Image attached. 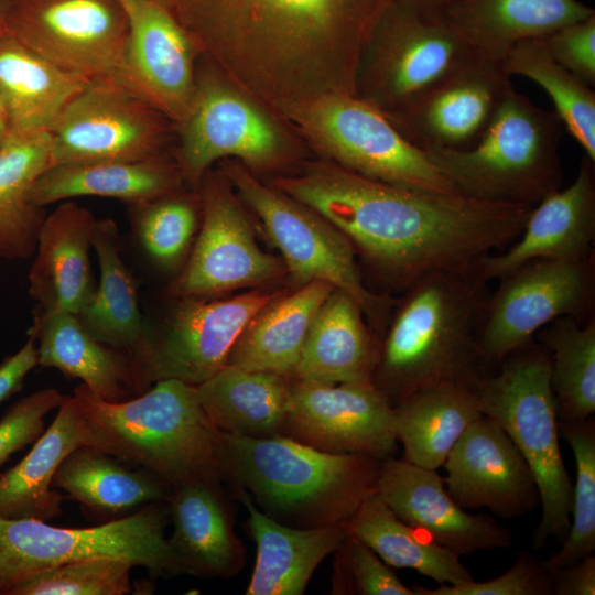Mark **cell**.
Wrapping results in <instances>:
<instances>
[{"label": "cell", "mask_w": 595, "mask_h": 595, "mask_svg": "<svg viewBox=\"0 0 595 595\" xmlns=\"http://www.w3.org/2000/svg\"><path fill=\"white\" fill-rule=\"evenodd\" d=\"M551 359V389L558 421L584 420L595 412V318L581 324L561 316L534 337Z\"/></svg>", "instance_id": "cell-40"}, {"label": "cell", "mask_w": 595, "mask_h": 595, "mask_svg": "<svg viewBox=\"0 0 595 595\" xmlns=\"http://www.w3.org/2000/svg\"><path fill=\"white\" fill-rule=\"evenodd\" d=\"M6 32L67 74L115 79L129 18L122 0H17Z\"/></svg>", "instance_id": "cell-17"}, {"label": "cell", "mask_w": 595, "mask_h": 595, "mask_svg": "<svg viewBox=\"0 0 595 595\" xmlns=\"http://www.w3.org/2000/svg\"><path fill=\"white\" fill-rule=\"evenodd\" d=\"M129 33L116 80L162 112L174 127L187 115L201 54L156 0H122Z\"/></svg>", "instance_id": "cell-19"}, {"label": "cell", "mask_w": 595, "mask_h": 595, "mask_svg": "<svg viewBox=\"0 0 595 595\" xmlns=\"http://www.w3.org/2000/svg\"><path fill=\"white\" fill-rule=\"evenodd\" d=\"M415 595H552L551 581L543 560L523 551L502 575L488 581L440 584L434 588L413 586Z\"/></svg>", "instance_id": "cell-45"}, {"label": "cell", "mask_w": 595, "mask_h": 595, "mask_svg": "<svg viewBox=\"0 0 595 595\" xmlns=\"http://www.w3.org/2000/svg\"><path fill=\"white\" fill-rule=\"evenodd\" d=\"M480 57L443 20L393 0L361 54L355 96L389 115Z\"/></svg>", "instance_id": "cell-12"}, {"label": "cell", "mask_w": 595, "mask_h": 595, "mask_svg": "<svg viewBox=\"0 0 595 595\" xmlns=\"http://www.w3.org/2000/svg\"><path fill=\"white\" fill-rule=\"evenodd\" d=\"M291 380L282 375L226 365L196 386L197 399L223 432L268 437L283 434Z\"/></svg>", "instance_id": "cell-33"}, {"label": "cell", "mask_w": 595, "mask_h": 595, "mask_svg": "<svg viewBox=\"0 0 595 595\" xmlns=\"http://www.w3.org/2000/svg\"><path fill=\"white\" fill-rule=\"evenodd\" d=\"M377 493L393 513L461 556L509 549L513 536L487 513H468L447 493L444 477L397 459L381 462Z\"/></svg>", "instance_id": "cell-22"}, {"label": "cell", "mask_w": 595, "mask_h": 595, "mask_svg": "<svg viewBox=\"0 0 595 595\" xmlns=\"http://www.w3.org/2000/svg\"><path fill=\"white\" fill-rule=\"evenodd\" d=\"M97 218L69 199L45 216L29 272L34 315H78L91 299L96 282L89 252Z\"/></svg>", "instance_id": "cell-24"}, {"label": "cell", "mask_w": 595, "mask_h": 595, "mask_svg": "<svg viewBox=\"0 0 595 595\" xmlns=\"http://www.w3.org/2000/svg\"><path fill=\"white\" fill-rule=\"evenodd\" d=\"M476 389L440 383L419 390L393 407V428L403 459L429 469L442 467L448 453L482 415Z\"/></svg>", "instance_id": "cell-35"}, {"label": "cell", "mask_w": 595, "mask_h": 595, "mask_svg": "<svg viewBox=\"0 0 595 595\" xmlns=\"http://www.w3.org/2000/svg\"><path fill=\"white\" fill-rule=\"evenodd\" d=\"M315 151L370 180L434 194H459L425 153L355 95H325L279 113Z\"/></svg>", "instance_id": "cell-9"}, {"label": "cell", "mask_w": 595, "mask_h": 595, "mask_svg": "<svg viewBox=\"0 0 595 595\" xmlns=\"http://www.w3.org/2000/svg\"><path fill=\"white\" fill-rule=\"evenodd\" d=\"M174 125L113 78L89 82L47 129L51 166L166 154Z\"/></svg>", "instance_id": "cell-15"}, {"label": "cell", "mask_w": 595, "mask_h": 595, "mask_svg": "<svg viewBox=\"0 0 595 595\" xmlns=\"http://www.w3.org/2000/svg\"><path fill=\"white\" fill-rule=\"evenodd\" d=\"M363 314L353 296L334 289L311 324L292 379L320 383L372 381L380 343Z\"/></svg>", "instance_id": "cell-27"}, {"label": "cell", "mask_w": 595, "mask_h": 595, "mask_svg": "<svg viewBox=\"0 0 595 595\" xmlns=\"http://www.w3.org/2000/svg\"><path fill=\"white\" fill-rule=\"evenodd\" d=\"M564 130L554 110L538 107L512 87L475 145L422 151L464 196L534 206L562 187Z\"/></svg>", "instance_id": "cell-6"}, {"label": "cell", "mask_w": 595, "mask_h": 595, "mask_svg": "<svg viewBox=\"0 0 595 595\" xmlns=\"http://www.w3.org/2000/svg\"><path fill=\"white\" fill-rule=\"evenodd\" d=\"M116 457L80 446L58 466L52 487L89 512L112 518L141 505L165 501L172 486L143 470L130 469Z\"/></svg>", "instance_id": "cell-38"}, {"label": "cell", "mask_w": 595, "mask_h": 595, "mask_svg": "<svg viewBox=\"0 0 595 595\" xmlns=\"http://www.w3.org/2000/svg\"><path fill=\"white\" fill-rule=\"evenodd\" d=\"M283 435L337 454L383 461L397 451L393 405L372 381L293 379Z\"/></svg>", "instance_id": "cell-18"}, {"label": "cell", "mask_w": 595, "mask_h": 595, "mask_svg": "<svg viewBox=\"0 0 595 595\" xmlns=\"http://www.w3.org/2000/svg\"><path fill=\"white\" fill-rule=\"evenodd\" d=\"M197 192L202 218L190 255L167 286L180 298H213L241 288H259L286 273L281 258L263 251L223 171H207Z\"/></svg>", "instance_id": "cell-16"}, {"label": "cell", "mask_w": 595, "mask_h": 595, "mask_svg": "<svg viewBox=\"0 0 595 595\" xmlns=\"http://www.w3.org/2000/svg\"><path fill=\"white\" fill-rule=\"evenodd\" d=\"M80 423L77 403L68 396L30 452L1 474L0 517L47 521L62 515L67 497L53 488L52 482L66 456L84 446Z\"/></svg>", "instance_id": "cell-32"}, {"label": "cell", "mask_w": 595, "mask_h": 595, "mask_svg": "<svg viewBox=\"0 0 595 595\" xmlns=\"http://www.w3.org/2000/svg\"><path fill=\"white\" fill-rule=\"evenodd\" d=\"M221 171L237 195L263 225L282 261L301 286L325 281L345 291L369 321L380 327L393 304L389 296L371 292L364 283L350 240L315 210L262 183L244 164L228 159Z\"/></svg>", "instance_id": "cell-11"}, {"label": "cell", "mask_w": 595, "mask_h": 595, "mask_svg": "<svg viewBox=\"0 0 595 595\" xmlns=\"http://www.w3.org/2000/svg\"><path fill=\"white\" fill-rule=\"evenodd\" d=\"M498 281L484 303L477 334L488 372L555 318L570 316L581 324L595 318L594 252L577 260H533Z\"/></svg>", "instance_id": "cell-13"}, {"label": "cell", "mask_w": 595, "mask_h": 595, "mask_svg": "<svg viewBox=\"0 0 595 595\" xmlns=\"http://www.w3.org/2000/svg\"><path fill=\"white\" fill-rule=\"evenodd\" d=\"M500 62L480 57L405 107L385 115L421 150L475 145L513 87Z\"/></svg>", "instance_id": "cell-20"}, {"label": "cell", "mask_w": 595, "mask_h": 595, "mask_svg": "<svg viewBox=\"0 0 595 595\" xmlns=\"http://www.w3.org/2000/svg\"><path fill=\"white\" fill-rule=\"evenodd\" d=\"M548 572L552 595H595V558L592 554Z\"/></svg>", "instance_id": "cell-50"}, {"label": "cell", "mask_w": 595, "mask_h": 595, "mask_svg": "<svg viewBox=\"0 0 595 595\" xmlns=\"http://www.w3.org/2000/svg\"><path fill=\"white\" fill-rule=\"evenodd\" d=\"M398 1L420 14L432 19L443 20V15L452 0H394Z\"/></svg>", "instance_id": "cell-51"}, {"label": "cell", "mask_w": 595, "mask_h": 595, "mask_svg": "<svg viewBox=\"0 0 595 595\" xmlns=\"http://www.w3.org/2000/svg\"><path fill=\"white\" fill-rule=\"evenodd\" d=\"M88 83L61 71L7 32L0 35V96L10 128L47 130Z\"/></svg>", "instance_id": "cell-37"}, {"label": "cell", "mask_w": 595, "mask_h": 595, "mask_svg": "<svg viewBox=\"0 0 595 595\" xmlns=\"http://www.w3.org/2000/svg\"><path fill=\"white\" fill-rule=\"evenodd\" d=\"M93 249L98 260L99 281L77 316L98 340L130 354L143 342L149 326L140 311L136 281L120 253L115 220L97 219Z\"/></svg>", "instance_id": "cell-36"}, {"label": "cell", "mask_w": 595, "mask_h": 595, "mask_svg": "<svg viewBox=\"0 0 595 595\" xmlns=\"http://www.w3.org/2000/svg\"><path fill=\"white\" fill-rule=\"evenodd\" d=\"M220 476L250 491L271 518L298 528L343 524L377 489L381 462L315 448L290 436L249 437L218 430Z\"/></svg>", "instance_id": "cell-4"}, {"label": "cell", "mask_w": 595, "mask_h": 595, "mask_svg": "<svg viewBox=\"0 0 595 595\" xmlns=\"http://www.w3.org/2000/svg\"><path fill=\"white\" fill-rule=\"evenodd\" d=\"M443 467L450 496L464 509L487 508L513 520L540 505V494L523 456L493 419L482 414L448 453Z\"/></svg>", "instance_id": "cell-21"}, {"label": "cell", "mask_w": 595, "mask_h": 595, "mask_svg": "<svg viewBox=\"0 0 595 595\" xmlns=\"http://www.w3.org/2000/svg\"><path fill=\"white\" fill-rule=\"evenodd\" d=\"M271 185L333 224L381 280L402 291L431 271L469 269L511 245L533 207L399 187L327 160Z\"/></svg>", "instance_id": "cell-2"}, {"label": "cell", "mask_w": 595, "mask_h": 595, "mask_svg": "<svg viewBox=\"0 0 595 595\" xmlns=\"http://www.w3.org/2000/svg\"><path fill=\"white\" fill-rule=\"evenodd\" d=\"M163 502L90 528L0 517V595L44 569L95 558L125 560L152 576L183 574L165 537L167 506Z\"/></svg>", "instance_id": "cell-10"}, {"label": "cell", "mask_w": 595, "mask_h": 595, "mask_svg": "<svg viewBox=\"0 0 595 595\" xmlns=\"http://www.w3.org/2000/svg\"><path fill=\"white\" fill-rule=\"evenodd\" d=\"M73 398L84 446L138 466L170 486L196 479L217 484L218 429L202 408L196 386L164 379L139 396L110 402L80 383Z\"/></svg>", "instance_id": "cell-5"}, {"label": "cell", "mask_w": 595, "mask_h": 595, "mask_svg": "<svg viewBox=\"0 0 595 595\" xmlns=\"http://www.w3.org/2000/svg\"><path fill=\"white\" fill-rule=\"evenodd\" d=\"M281 292L260 289L230 299L180 298L162 333L150 331L130 354L136 396L176 379L197 386L227 365L251 318Z\"/></svg>", "instance_id": "cell-14"}, {"label": "cell", "mask_w": 595, "mask_h": 595, "mask_svg": "<svg viewBox=\"0 0 595 595\" xmlns=\"http://www.w3.org/2000/svg\"><path fill=\"white\" fill-rule=\"evenodd\" d=\"M487 283L472 268L445 269L404 290L372 376L393 407L440 383L477 388L488 372L477 343Z\"/></svg>", "instance_id": "cell-3"}, {"label": "cell", "mask_w": 595, "mask_h": 595, "mask_svg": "<svg viewBox=\"0 0 595 595\" xmlns=\"http://www.w3.org/2000/svg\"><path fill=\"white\" fill-rule=\"evenodd\" d=\"M132 567L110 558L68 562L22 578L6 595H125L132 591Z\"/></svg>", "instance_id": "cell-44"}, {"label": "cell", "mask_w": 595, "mask_h": 595, "mask_svg": "<svg viewBox=\"0 0 595 595\" xmlns=\"http://www.w3.org/2000/svg\"><path fill=\"white\" fill-rule=\"evenodd\" d=\"M37 332L31 326L23 346L0 365V404L23 387L25 377L37 364Z\"/></svg>", "instance_id": "cell-49"}, {"label": "cell", "mask_w": 595, "mask_h": 595, "mask_svg": "<svg viewBox=\"0 0 595 595\" xmlns=\"http://www.w3.org/2000/svg\"><path fill=\"white\" fill-rule=\"evenodd\" d=\"M67 397L55 388H44L20 399L6 412L0 420V466L42 435L45 415L58 409Z\"/></svg>", "instance_id": "cell-47"}, {"label": "cell", "mask_w": 595, "mask_h": 595, "mask_svg": "<svg viewBox=\"0 0 595 595\" xmlns=\"http://www.w3.org/2000/svg\"><path fill=\"white\" fill-rule=\"evenodd\" d=\"M201 57L274 111L355 95L361 54L393 0H156Z\"/></svg>", "instance_id": "cell-1"}, {"label": "cell", "mask_w": 595, "mask_h": 595, "mask_svg": "<svg viewBox=\"0 0 595 595\" xmlns=\"http://www.w3.org/2000/svg\"><path fill=\"white\" fill-rule=\"evenodd\" d=\"M216 483L196 479L172 486L165 504L173 523L170 545L183 574L215 577L237 571L241 545L216 493Z\"/></svg>", "instance_id": "cell-29"}, {"label": "cell", "mask_w": 595, "mask_h": 595, "mask_svg": "<svg viewBox=\"0 0 595 595\" xmlns=\"http://www.w3.org/2000/svg\"><path fill=\"white\" fill-rule=\"evenodd\" d=\"M592 14L578 0H452L443 21L478 54L501 63L517 43Z\"/></svg>", "instance_id": "cell-25"}, {"label": "cell", "mask_w": 595, "mask_h": 595, "mask_svg": "<svg viewBox=\"0 0 595 595\" xmlns=\"http://www.w3.org/2000/svg\"><path fill=\"white\" fill-rule=\"evenodd\" d=\"M335 288L312 281L280 293L247 324L227 365L293 378L311 324Z\"/></svg>", "instance_id": "cell-31"}, {"label": "cell", "mask_w": 595, "mask_h": 595, "mask_svg": "<svg viewBox=\"0 0 595 595\" xmlns=\"http://www.w3.org/2000/svg\"><path fill=\"white\" fill-rule=\"evenodd\" d=\"M293 129L272 108L199 58L191 108L175 126V160L197 188L210 166L236 159L251 172L280 169L299 155Z\"/></svg>", "instance_id": "cell-8"}, {"label": "cell", "mask_w": 595, "mask_h": 595, "mask_svg": "<svg viewBox=\"0 0 595 595\" xmlns=\"http://www.w3.org/2000/svg\"><path fill=\"white\" fill-rule=\"evenodd\" d=\"M50 167L47 130L10 128L0 147V258L34 255L46 213L32 202L31 191Z\"/></svg>", "instance_id": "cell-34"}, {"label": "cell", "mask_w": 595, "mask_h": 595, "mask_svg": "<svg viewBox=\"0 0 595 595\" xmlns=\"http://www.w3.org/2000/svg\"><path fill=\"white\" fill-rule=\"evenodd\" d=\"M241 500L257 544V561L247 595H301L320 563L337 551L347 530L343 524L298 528L261 512L246 491Z\"/></svg>", "instance_id": "cell-26"}, {"label": "cell", "mask_w": 595, "mask_h": 595, "mask_svg": "<svg viewBox=\"0 0 595 595\" xmlns=\"http://www.w3.org/2000/svg\"><path fill=\"white\" fill-rule=\"evenodd\" d=\"M0 116H3L7 118V113H6V109H4V106H3V102H2V99H1V96H0ZM8 119V118H7ZM9 122V121H8Z\"/></svg>", "instance_id": "cell-54"}, {"label": "cell", "mask_w": 595, "mask_h": 595, "mask_svg": "<svg viewBox=\"0 0 595 595\" xmlns=\"http://www.w3.org/2000/svg\"><path fill=\"white\" fill-rule=\"evenodd\" d=\"M348 533L367 544L383 562L413 569L439 584L474 580L458 555L399 519L376 491L344 523Z\"/></svg>", "instance_id": "cell-39"}, {"label": "cell", "mask_w": 595, "mask_h": 595, "mask_svg": "<svg viewBox=\"0 0 595 595\" xmlns=\"http://www.w3.org/2000/svg\"><path fill=\"white\" fill-rule=\"evenodd\" d=\"M548 52L588 86L595 84V14L541 37Z\"/></svg>", "instance_id": "cell-48"}, {"label": "cell", "mask_w": 595, "mask_h": 595, "mask_svg": "<svg viewBox=\"0 0 595 595\" xmlns=\"http://www.w3.org/2000/svg\"><path fill=\"white\" fill-rule=\"evenodd\" d=\"M550 376V354L534 339L504 358L476 388L482 413L495 420L510 437L539 489L542 516L531 537L536 552L551 537L564 541L573 500V484L559 443Z\"/></svg>", "instance_id": "cell-7"}, {"label": "cell", "mask_w": 595, "mask_h": 595, "mask_svg": "<svg viewBox=\"0 0 595 595\" xmlns=\"http://www.w3.org/2000/svg\"><path fill=\"white\" fill-rule=\"evenodd\" d=\"M595 163L584 154L575 180L534 205L519 237L504 252L477 259L472 270L485 282L539 259L577 260L594 252Z\"/></svg>", "instance_id": "cell-23"}, {"label": "cell", "mask_w": 595, "mask_h": 595, "mask_svg": "<svg viewBox=\"0 0 595 595\" xmlns=\"http://www.w3.org/2000/svg\"><path fill=\"white\" fill-rule=\"evenodd\" d=\"M129 207L134 234L148 256L163 268H182L201 225L198 192L181 188Z\"/></svg>", "instance_id": "cell-42"}, {"label": "cell", "mask_w": 595, "mask_h": 595, "mask_svg": "<svg viewBox=\"0 0 595 595\" xmlns=\"http://www.w3.org/2000/svg\"><path fill=\"white\" fill-rule=\"evenodd\" d=\"M501 65L510 77H527L547 91L565 130L595 163V94L591 86L553 60L541 37L513 45Z\"/></svg>", "instance_id": "cell-41"}, {"label": "cell", "mask_w": 595, "mask_h": 595, "mask_svg": "<svg viewBox=\"0 0 595 595\" xmlns=\"http://www.w3.org/2000/svg\"><path fill=\"white\" fill-rule=\"evenodd\" d=\"M9 130L10 126L8 119L3 116H0V147L3 143Z\"/></svg>", "instance_id": "cell-53"}, {"label": "cell", "mask_w": 595, "mask_h": 595, "mask_svg": "<svg viewBox=\"0 0 595 595\" xmlns=\"http://www.w3.org/2000/svg\"><path fill=\"white\" fill-rule=\"evenodd\" d=\"M37 364L79 379L91 392L110 402L136 397L130 354L94 337L72 313L34 315Z\"/></svg>", "instance_id": "cell-30"}, {"label": "cell", "mask_w": 595, "mask_h": 595, "mask_svg": "<svg viewBox=\"0 0 595 595\" xmlns=\"http://www.w3.org/2000/svg\"><path fill=\"white\" fill-rule=\"evenodd\" d=\"M559 434L570 445L576 464L570 531L561 549L543 560L550 571L576 563L595 550V421H558Z\"/></svg>", "instance_id": "cell-43"}, {"label": "cell", "mask_w": 595, "mask_h": 595, "mask_svg": "<svg viewBox=\"0 0 595 595\" xmlns=\"http://www.w3.org/2000/svg\"><path fill=\"white\" fill-rule=\"evenodd\" d=\"M184 178L166 154L138 161H100L47 169L34 183L31 199L41 207L80 196L142 204L182 188Z\"/></svg>", "instance_id": "cell-28"}, {"label": "cell", "mask_w": 595, "mask_h": 595, "mask_svg": "<svg viewBox=\"0 0 595 595\" xmlns=\"http://www.w3.org/2000/svg\"><path fill=\"white\" fill-rule=\"evenodd\" d=\"M17 0H0V35L7 30L9 13Z\"/></svg>", "instance_id": "cell-52"}, {"label": "cell", "mask_w": 595, "mask_h": 595, "mask_svg": "<svg viewBox=\"0 0 595 595\" xmlns=\"http://www.w3.org/2000/svg\"><path fill=\"white\" fill-rule=\"evenodd\" d=\"M345 593L359 595H415L361 540L347 532L336 551Z\"/></svg>", "instance_id": "cell-46"}]
</instances>
